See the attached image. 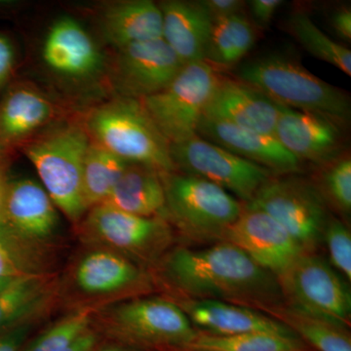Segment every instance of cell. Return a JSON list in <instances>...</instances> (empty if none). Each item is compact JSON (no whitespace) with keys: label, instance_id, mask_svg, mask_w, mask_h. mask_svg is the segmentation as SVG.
<instances>
[{"label":"cell","instance_id":"7c38bea8","mask_svg":"<svg viewBox=\"0 0 351 351\" xmlns=\"http://www.w3.org/2000/svg\"><path fill=\"white\" fill-rule=\"evenodd\" d=\"M221 241L239 247L274 276L282 274L304 252L290 233L269 215L244 205Z\"/></svg>","mask_w":351,"mask_h":351},{"label":"cell","instance_id":"484cf974","mask_svg":"<svg viewBox=\"0 0 351 351\" xmlns=\"http://www.w3.org/2000/svg\"><path fill=\"white\" fill-rule=\"evenodd\" d=\"M267 315L288 327L311 350L317 351H351V339L348 327L319 316L302 313L292 307H274Z\"/></svg>","mask_w":351,"mask_h":351},{"label":"cell","instance_id":"52a82bcc","mask_svg":"<svg viewBox=\"0 0 351 351\" xmlns=\"http://www.w3.org/2000/svg\"><path fill=\"white\" fill-rule=\"evenodd\" d=\"M219 78L207 62L184 64L163 90L140 100L170 145L197 135Z\"/></svg>","mask_w":351,"mask_h":351},{"label":"cell","instance_id":"2e32d148","mask_svg":"<svg viewBox=\"0 0 351 351\" xmlns=\"http://www.w3.org/2000/svg\"><path fill=\"white\" fill-rule=\"evenodd\" d=\"M280 108L239 78L221 75L204 117L274 136Z\"/></svg>","mask_w":351,"mask_h":351},{"label":"cell","instance_id":"7bdbcfd3","mask_svg":"<svg viewBox=\"0 0 351 351\" xmlns=\"http://www.w3.org/2000/svg\"><path fill=\"white\" fill-rule=\"evenodd\" d=\"M8 149L4 145L3 143H2L1 138H0V165H2L3 161L5 160L7 152H8Z\"/></svg>","mask_w":351,"mask_h":351},{"label":"cell","instance_id":"e575fe53","mask_svg":"<svg viewBox=\"0 0 351 351\" xmlns=\"http://www.w3.org/2000/svg\"><path fill=\"white\" fill-rule=\"evenodd\" d=\"M200 2L213 23L215 21L242 14L246 6L242 0H202Z\"/></svg>","mask_w":351,"mask_h":351},{"label":"cell","instance_id":"ac0fdd59","mask_svg":"<svg viewBox=\"0 0 351 351\" xmlns=\"http://www.w3.org/2000/svg\"><path fill=\"white\" fill-rule=\"evenodd\" d=\"M172 300L181 307L198 332L223 337L250 332L297 337L278 320L249 307L215 300Z\"/></svg>","mask_w":351,"mask_h":351},{"label":"cell","instance_id":"9c48e42d","mask_svg":"<svg viewBox=\"0 0 351 351\" xmlns=\"http://www.w3.org/2000/svg\"><path fill=\"white\" fill-rule=\"evenodd\" d=\"M84 233L89 241L123 256L143 269L158 263L174 243L167 219L135 216L104 204L90 210Z\"/></svg>","mask_w":351,"mask_h":351},{"label":"cell","instance_id":"603a6c76","mask_svg":"<svg viewBox=\"0 0 351 351\" xmlns=\"http://www.w3.org/2000/svg\"><path fill=\"white\" fill-rule=\"evenodd\" d=\"M56 279L49 274L18 277L0 291V334L34 320L57 294Z\"/></svg>","mask_w":351,"mask_h":351},{"label":"cell","instance_id":"836d02e7","mask_svg":"<svg viewBox=\"0 0 351 351\" xmlns=\"http://www.w3.org/2000/svg\"><path fill=\"white\" fill-rule=\"evenodd\" d=\"M323 241L327 245L332 267L350 281L351 234L345 223L339 219L330 217Z\"/></svg>","mask_w":351,"mask_h":351},{"label":"cell","instance_id":"ee69618b","mask_svg":"<svg viewBox=\"0 0 351 351\" xmlns=\"http://www.w3.org/2000/svg\"><path fill=\"white\" fill-rule=\"evenodd\" d=\"M14 279L16 278H7V279H0V291L2 290V289H4L6 287L7 285H9Z\"/></svg>","mask_w":351,"mask_h":351},{"label":"cell","instance_id":"4dcf8cb0","mask_svg":"<svg viewBox=\"0 0 351 351\" xmlns=\"http://www.w3.org/2000/svg\"><path fill=\"white\" fill-rule=\"evenodd\" d=\"M93 319L94 309L82 307L41 332L25 351H63L89 329Z\"/></svg>","mask_w":351,"mask_h":351},{"label":"cell","instance_id":"5bb4252c","mask_svg":"<svg viewBox=\"0 0 351 351\" xmlns=\"http://www.w3.org/2000/svg\"><path fill=\"white\" fill-rule=\"evenodd\" d=\"M56 208L43 186L34 180L8 182L1 226L16 241L38 251L57 232Z\"/></svg>","mask_w":351,"mask_h":351},{"label":"cell","instance_id":"ab89813d","mask_svg":"<svg viewBox=\"0 0 351 351\" xmlns=\"http://www.w3.org/2000/svg\"><path fill=\"white\" fill-rule=\"evenodd\" d=\"M97 345H98V334L89 328L63 351H95Z\"/></svg>","mask_w":351,"mask_h":351},{"label":"cell","instance_id":"cb8c5ba5","mask_svg":"<svg viewBox=\"0 0 351 351\" xmlns=\"http://www.w3.org/2000/svg\"><path fill=\"white\" fill-rule=\"evenodd\" d=\"M54 115L52 104L36 90L17 85L0 101V138L7 147L22 142Z\"/></svg>","mask_w":351,"mask_h":351},{"label":"cell","instance_id":"6da1fadb","mask_svg":"<svg viewBox=\"0 0 351 351\" xmlns=\"http://www.w3.org/2000/svg\"><path fill=\"white\" fill-rule=\"evenodd\" d=\"M158 265L164 282L179 298L230 302L265 314L285 304L277 277L228 242L173 249Z\"/></svg>","mask_w":351,"mask_h":351},{"label":"cell","instance_id":"d6a6232c","mask_svg":"<svg viewBox=\"0 0 351 351\" xmlns=\"http://www.w3.org/2000/svg\"><path fill=\"white\" fill-rule=\"evenodd\" d=\"M36 257L9 239L0 228V279L18 278L29 274H43L39 271Z\"/></svg>","mask_w":351,"mask_h":351},{"label":"cell","instance_id":"4316f807","mask_svg":"<svg viewBox=\"0 0 351 351\" xmlns=\"http://www.w3.org/2000/svg\"><path fill=\"white\" fill-rule=\"evenodd\" d=\"M256 40L255 25L243 13L215 21L204 61L214 68L234 66L250 52Z\"/></svg>","mask_w":351,"mask_h":351},{"label":"cell","instance_id":"ffe728a7","mask_svg":"<svg viewBox=\"0 0 351 351\" xmlns=\"http://www.w3.org/2000/svg\"><path fill=\"white\" fill-rule=\"evenodd\" d=\"M162 38L182 66L204 61L213 21L200 1L168 0L158 4Z\"/></svg>","mask_w":351,"mask_h":351},{"label":"cell","instance_id":"74e56055","mask_svg":"<svg viewBox=\"0 0 351 351\" xmlns=\"http://www.w3.org/2000/svg\"><path fill=\"white\" fill-rule=\"evenodd\" d=\"M15 53L12 43L6 36L0 34V88L5 85L12 73Z\"/></svg>","mask_w":351,"mask_h":351},{"label":"cell","instance_id":"7a4b0ae2","mask_svg":"<svg viewBox=\"0 0 351 351\" xmlns=\"http://www.w3.org/2000/svg\"><path fill=\"white\" fill-rule=\"evenodd\" d=\"M237 75L281 107L324 115L341 125L350 120L348 95L320 80L293 58H258L242 64Z\"/></svg>","mask_w":351,"mask_h":351},{"label":"cell","instance_id":"f6af8a7d","mask_svg":"<svg viewBox=\"0 0 351 351\" xmlns=\"http://www.w3.org/2000/svg\"><path fill=\"white\" fill-rule=\"evenodd\" d=\"M173 351H201V350H189V348H180V350H173Z\"/></svg>","mask_w":351,"mask_h":351},{"label":"cell","instance_id":"1f68e13d","mask_svg":"<svg viewBox=\"0 0 351 351\" xmlns=\"http://www.w3.org/2000/svg\"><path fill=\"white\" fill-rule=\"evenodd\" d=\"M328 164L321 177L320 188L326 203H330L339 213L350 216L351 211V160L339 156Z\"/></svg>","mask_w":351,"mask_h":351},{"label":"cell","instance_id":"44dd1931","mask_svg":"<svg viewBox=\"0 0 351 351\" xmlns=\"http://www.w3.org/2000/svg\"><path fill=\"white\" fill-rule=\"evenodd\" d=\"M43 56L51 69L69 76L89 75L101 61L93 39L80 23L68 17L51 27L44 41Z\"/></svg>","mask_w":351,"mask_h":351},{"label":"cell","instance_id":"f546056e","mask_svg":"<svg viewBox=\"0 0 351 351\" xmlns=\"http://www.w3.org/2000/svg\"><path fill=\"white\" fill-rule=\"evenodd\" d=\"M287 27L307 52L351 75L350 50L326 36L307 14L302 11L293 13L288 18Z\"/></svg>","mask_w":351,"mask_h":351},{"label":"cell","instance_id":"30bf717a","mask_svg":"<svg viewBox=\"0 0 351 351\" xmlns=\"http://www.w3.org/2000/svg\"><path fill=\"white\" fill-rule=\"evenodd\" d=\"M277 280L286 306L350 326V287L324 258L302 254Z\"/></svg>","mask_w":351,"mask_h":351},{"label":"cell","instance_id":"8992f818","mask_svg":"<svg viewBox=\"0 0 351 351\" xmlns=\"http://www.w3.org/2000/svg\"><path fill=\"white\" fill-rule=\"evenodd\" d=\"M166 218L184 237L197 242H221L244 205L213 182L184 173L163 175Z\"/></svg>","mask_w":351,"mask_h":351},{"label":"cell","instance_id":"277c9868","mask_svg":"<svg viewBox=\"0 0 351 351\" xmlns=\"http://www.w3.org/2000/svg\"><path fill=\"white\" fill-rule=\"evenodd\" d=\"M90 143L82 127L66 125L27 143L24 149L55 206L71 221L87 211L82 171Z\"/></svg>","mask_w":351,"mask_h":351},{"label":"cell","instance_id":"d590c367","mask_svg":"<svg viewBox=\"0 0 351 351\" xmlns=\"http://www.w3.org/2000/svg\"><path fill=\"white\" fill-rule=\"evenodd\" d=\"M283 3V0H251L248 5L253 19L252 23L261 27H267Z\"/></svg>","mask_w":351,"mask_h":351},{"label":"cell","instance_id":"d6986e66","mask_svg":"<svg viewBox=\"0 0 351 351\" xmlns=\"http://www.w3.org/2000/svg\"><path fill=\"white\" fill-rule=\"evenodd\" d=\"M149 278L143 267L106 248L95 249L83 256L73 272L77 290L91 297L144 290L151 286Z\"/></svg>","mask_w":351,"mask_h":351},{"label":"cell","instance_id":"60d3db41","mask_svg":"<svg viewBox=\"0 0 351 351\" xmlns=\"http://www.w3.org/2000/svg\"><path fill=\"white\" fill-rule=\"evenodd\" d=\"M7 184L5 176L2 170V165H0V226L3 225L4 221V206H5V198Z\"/></svg>","mask_w":351,"mask_h":351},{"label":"cell","instance_id":"8fae6325","mask_svg":"<svg viewBox=\"0 0 351 351\" xmlns=\"http://www.w3.org/2000/svg\"><path fill=\"white\" fill-rule=\"evenodd\" d=\"M176 170L230 191L248 203L274 173L196 135L170 145Z\"/></svg>","mask_w":351,"mask_h":351},{"label":"cell","instance_id":"8d00e7d4","mask_svg":"<svg viewBox=\"0 0 351 351\" xmlns=\"http://www.w3.org/2000/svg\"><path fill=\"white\" fill-rule=\"evenodd\" d=\"M34 323L0 334V351H21Z\"/></svg>","mask_w":351,"mask_h":351},{"label":"cell","instance_id":"9a60e30c","mask_svg":"<svg viewBox=\"0 0 351 351\" xmlns=\"http://www.w3.org/2000/svg\"><path fill=\"white\" fill-rule=\"evenodd\" d=\"M341 126L324 115L281 107L274 136L300 162L327 164L341 154Z\"/></svg>","mask_w":351,"mask_h":351},{"label":"cell","instance_id":"d4e9b609","mask_svg":"<svg viewBox=\"0 0 351 351\" xmlns=\"http://www.w3.org/2000/svg\"><path fill=\"white\" fill-rule=\"evenodd\" d=\"M106 38L119 49L131 44L162 38V14L151 0L113 4L103 17Z\"/></svg>","mask_w":351,"mask_h":351},{"label":"cell","instance_id":"83f0119b","mask_svg":"<svg viewBox=\"0 0 351 351\" xmlns=\"http://www.w3.org/2000/svg\"><path fill=\"white\" fill-rule=\"evenodd\" d=\"M128 165L105 147L90 143L82 171L83 198L87 210L107 199Z\"/></svg>","mask_w":351,"mask_h":351},{"label":"cell","instance_id":"f35d334b","mask_svg":"<svg viewBox=\"0 0 351 351\" xmlns=\"http://www.w3.org/2000/svg\"><path fill=\"white\" fill-rule=\"evenodd\" d=\"M332 27L339 38L345 41L351 39V11L346 7L339 8L332 16Z\"/></svg>","mask_w":351,"mask_h":351},{"label":"cell","instance_id":"f1b7e54d","mask_svg":"<svg viewBox=\"0 0 351 351\" xmlns=\"http://www.w3.org/2000/svg\"><path fill=\"white\" fill-rule=\"evenodd\" d=\"M201 351H311L298 337L269 332H250L237 336H215L198 332L188 346Z\"/></svg>","mask_w":351,"mask_h":351},{"label":"cell","instance_id":"ba28073f","mask_svg":"<svg viewBox=\"0 0 351 351\" xmlns=\"http://www.w3.org/2000/svg\"><path fill=\"white\" fill-rule=\"evenodd\" d=\"M246 205L276 219L304 253H315L331 217L317 186L295 176H272Z\"/></svg>","mask_w":351,"mask_h":351},{"label":"cell","instance_id":"7402d4cb","mask_svg":"<svg viewBox=\"0 0 351 351\" xmlns=\"http://www.w3.org/2000/svg\"><path fill=\"white\" fill-rule=\"evenodd\" d=\"M101 204L135 216L167 219L163 175L147 166L129 164Z\"/></svg>","mask_w":351,"mask_h":351},{"label":"cell","instance_id":"3957f363","mask_svg":"<svg viewBox=\"0 0 351 351\" xmlns=\"http://www.w3.org/2000/svg\"><path fill=\"white\" fill-rule=\"evenodd\" d=\"M87 128L94 143L127 163L147 166L162 175L176 172L170 144L140 100L123 97L96 108Z\"/></svg>","mask_w":351,"mask_h":351},{"label":"cell","instance_id":"4fadbf2b","mask_svg":"<svg viewBox=\"0 0 351 351\" xmlns=\"http://www.w3.org/2000/svg\"><path fill=\"white\" fill-rule=\"evenodd\" d=\"M182 68L163 38L134 43L119 49L115 82L125 98L143 100L163 90Z\"/></svg>","mask_w":351,"mask_h":351},{"label":"cell","instance_id":"5b68a950","mask_svg":"<svg viewBox=\"0 0 351 351\" xmlns=\"http://www.w3.org/2000/svg\"><path fill=\"white\" fill-rule=\"evenodd\" d=\"M101 327L119 343L147 350L186 348L197 330L172 299L137 298L105 308Z\"/></svg>","mask_w":351,"mask_h":351},{"label":"cell","instance_id":"b9f144b4","mask_svg":"<svg viewBox=\"0 0 351 351\" xmlns=\"http://www.w3.org/2000/svg\"><path fill=\"white\" fill-rule=\"evenodd\" d=\"M154 350H147V348H138L126 343H112V345H108L101 346V348H96L95 351H152Z\"/></svg>","mask_w":351,"mask_h":351},{"label":"cell","instance_id":"e0dca14e","mask_svg":"<svg viewBox=\"0 0 351 351\" xmlns=\"http://www.w3.org/2000/svg\"><path fill=\"white\" fill-rule=\"evenodd\" d=\"M197 135L250 162L262 166L274 175L295 174L302 168V163L279 143L276 136L206 117L201 121Z\"/></svg>","mask_w":351,"mask_h":351}]
</instances>
